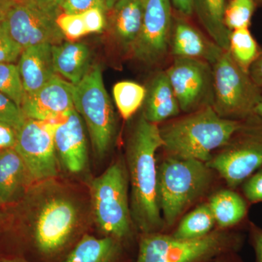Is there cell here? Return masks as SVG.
<instances>
[{"label":"cell","mask_w":262,"mask_h":262,"mask_svg":"<svg viewBox=\"0 0 262 262\" xmlns=\"http://www.w3.org/2000/svg\"><path fill=\"white\" fill-rule=\"evenodd\" d=\"M160 147L163 140L158 124L141 115L126 151L131 216L141 234L163 233L165 227L158 195L156 153Z\"/></svg>","instance_id":"1"},{"label":"cell","mask_w":262,"mask_h":262,"mask_svg":"<svg viewBox=\"0 0 262 262\" xmlns=\"http://www.w3.org/2000/svg\"><path fill=\"white\" fill-rule=\"evenodd\" d=\"M52 180L37 183L32 196L30 225L34 244L45 256L61 251L83 223L80 202Z\"/></svg>","instance_id":"2"},{"label":"cell","mask_w":262,"mask_h":262,"mask_svg":"<svg viewBox=\"0 0 262 262\" xmlns=\"http://www.w3.org/2000/svg\"><path fill=\"white\" fill-rule=\"evenodd\" d=\"M242 121L223 118L211 105L160 127L163 147L169 156L208 163L239 130Z\"/></svg>","instance_id":"3"},{"label":"cell","mask_w":262,"mask_h":262,"mask_svg":"<svg viewBox=\"0 0 262 262\" xmlns=\"http://www.w3.org/2000/svg\"><path fill=\"white\" fill-rule=\"evenodd\" d=\"M213 170L206 163L169 156L158 170V203L165 227L179 217L209 189Z\"/></svg>","instance_id":"4"},{"label":"cell","mask_w":262,"mask_h":262,"mask_svg":"<svg viewBox=\"0 0 262 262\" xmlns=\"http://www.w3.org/2000/svg\"><path fill=\"white\" fill-rule=\"evenodd\" d=\"M242 234L215 229L201 238L177 239L171 234H141L136 262H211L231 252H238Z\"/></svg>","instance_id":"5"},{"label":"cell","mask_w":262,"mask_h":262,"mask_svg":"<svg viewBox=\"0 0 262 262\" xmlns=\"http://www.w3.org/2000/svg\"><path fill=\"white\" fill-rule=\"evenodd\" d=\"M128 184L126 165L118 161L90 185L91 204L98 227L105 235L124 244L130 242L134 233Z\"/></svg>","instance_id":"6"},{"label":"cell","mask_w":262,"mask_h":262,"mask_svg":"<svg viewBox=\"0 0 262 262\" xmlns=\"http://www.w3.org/2000/svg\"><path fill=\"white\" fill-rule=\"evenodd\" d=\"M212 66L213 98L212 107L223 118L242 121L254 113L261 89L248 72L223 51Z\"/></svg>","instance_id":"7"},{"label":"cell","mask_w":262,"mask_h":262,"mask_svg":"<svg viewBox=\"0 0 262 262\" xmlns=\"http://www.w3.org/2000/svg\"><path fill=\"white\" fill-rule=\"evenodd\" d=\"M73 98L75 110L87 125L95 155L103 158L113 145L116 124L99 66L91 67L85 77L74 85Z\"/></svg>","instance_id":"8"},{"label":"cell","mask_w":262,"mask_h":262,"mask_svg":"<svg viewBox=\"0 0 262 262\" xmlns=\"http://www.w3.org/2000/svg\"><path fill=\"white\" fill-rule=\"evenodd\" d=\"M234 189L262 167V117L256 114L243 120L242 125L206 163Z\"/></svg>","instance_id":"9"},{"label":"cell","mask_w":262,"mask_h":262,"mask_svg":"<svg viewBox=\"0 0 262 262\" xmlns=\"http://www.w3.org/2000/svg\"><path fill=\"white\" fill-rule=\"evenodd\" d=\"M54 126L53 121L27 118L16 131L14 149L23 159L34 182H46L58 177Z\"/></svg>","instance_id":"10"},{"label":"cell","mask_w":262,"mask_h":262,"mask_svg":"<svg viewBox=\"0 0 262 262\" xmlns=\"http://www.w3.org/2000/svg\"><path fill=\"white\" fill-rule=\"evenodd\" d=\"M166 73L181 111L188 114L212 106L213 70L208 62L175 58Z\"/></svg>","instance_id":"11"},{"label":"cell","mask_w":262,"mask_h":262,"mask_svg":"<svg viewBox=\"0 0 262 262\" xmlns=\"http://www.w3.org/2000/svg\"><path fill=\"white\" fill-rule=\"evenodd\" d=\"M142 3L141 31L131 52L139 61L158 64L168 53L173 24L172 5L170 0H142Z\"/></svg>","instance_id":"12"},{"label":"cell","mask_w":262,"mask_h":262,"mask_svg":"<svg viewBox=\"0 0 262 262\" xmlns=\"http://www.w3.org/2000/svg\"><path fill=\"white\" fill-rule=\"evenodd\" d=\"M2 23L22 50L37 45L61 44L63 34L56 18L50 16L27 0L17 1Z\"/></svg>","instance_id":"13"},{"label":"cell","mask_w":262,"mask_h":262,"mask_svg":"<svg viewBox=\"0 0 262 262\" xmlns=\"http://www.w3.org/2000/svg\"><path fill=\"white\" fill-rule=\"evenodd\" d=\"M73 93L74 84L56 75L34 94H25L20 108L27 118L56 121L75 108Z\"/></svg>","instance_id":"14"},{"label":"cell","mask_w":262,"mask_h":262,"mask_svg":"<svg viewBox=\"0 0 262 262\" xmlns=\"http://www.w3.org/2000/svg\"><path fill=\"white\" fill-rule=\"evenodd\" d=\"M54 122V144L58 159L71 173L83 171L88 163V146L83 122L74 108Z\"/></svg>","instance_id":"15"},{"label":"cell","mask_w":262,"mask_h":262,"mask_svg":"<svg viewBox=\"0 0 262 262\" xmlns=\"http://www.w3.org/2000/svg\"><path fill=\"white\" fill-rule=\"evenodd\" d=\"M169 48L175 58H194L211 65L225 51L183 18L173 19Z\"/></svg>","instance_id":"16"},{"label":"cell","mask_w":262,"mask_h":262,"mask_svg":"<svg viewBox=\"0 0 262 262\" xmlns=\"http://www.w3.org/2000/svg\"><path fill=\"white\" fill-rule=\"evenodd\" d=\"M52 46L45 43L22 51L17 66L26 94H34L57 75Z\"/></svg>","instance_id":"17"},{"label":"cell","mask_w":262,"mask_h":262,"mask_svg":"<svg viewBox=\"0 0 262 262\" xmlns=\"http://www.w3.org/2000/svg\"><path fill=\"white\" fill-rule=\"evenodd\" d=\"M34 183L14 148L0 151V203H13Z\"/></svg>","instance_id":"18"},{"label":"cell","mask_w":262,"mask_h":262,"mask_svg":"<svg viewBox=\"0 0 262 262\" xmlns=\"http://www.w3.org/2000/svg\"><path fill=\"white\" fill-rule=\"evenodd\" d=\"M144 111L142 115L151 122L158 124L177 116L180 113L179 102L169 81L166 71L153 77L146 89Z\"/></svg>","instance_id":"19"},{"label":"cell","mask_w":262,"mask_h":262,"mask_svg":"<svg viewBox=\"0 0 262 262\" xmlns=\"http://www.w3.org/2000/svg\"><path fill=\"white\" fill-rule=\"evenodd\" d=\"M52 53L56 73L74 85L78 84L91 69V53L83 43L54 45L52 46Z\"/></svg>","instance_id":"20"},{"label":"cell","mask_w":262,"mask_h":262,"mask_svg":"<svg viewBox=\"0 0 262 262\" xmlns=\"http://www.w3.org/2000/svg\"><path fill=\"white\" fill-rule=\"evenodd\" d=\"M124 244L110 236L97 238L85 234L64 262H122Z\"/></svg>","instance_id":"21"},{"label":"cell","mask_w":262,"mask_h":262,"mask_svg":"<svg viewBox=\"0 0 262 262\" xmlns=\"http://www.w3.org/2000/svg\"><path fill=\"white\" fill-rule=\"evenodd\" d=\"M110 10L112 28L115 37L122 46L131 51L141 31L142 0H117Z\"/></svg>","instance_id":"22"},{"label":"cell","mask_w":262,"mask_h":262,"mask_svg":"<svg viewBox=\"0 0 262 262\" xmlns=\"http://www.w3.org/2000/svg\"><path fill=\"white\" fill-rule=\"evenodd\" d=\"M227 0H194V13L211 39L223 51H229L231 31L225 23Z\"/></svg>","instance_id":"23"},{"label":"cell","mask_w":262,"mask_h":262,"mask_svg":"<svg viewBox=\"0 0 262 262\" xmlns=\"http://www.w3.org/2000/svg\"><path fill=\"white\" fill-rule=\"evenodd\" d=\"M208 206L215 223L221 229H227L241 223L248 213V205L237 192L224 189L211 196Z\"/></svg>","instance_id":"24"},{"label":"cell","mask_w":262,"mask_h":262,"mask_svg":"<svg viewBox=\"0 0 262 262\" xmlns=\"http://www.w3.org/2000/svg\"><path fill=\"white\" fill-rule=\"evenodd\" d=\"M215 224L214 217L209 206L203 204L185 215L170 234L177 239L201 238L211 233Z\"/></svg>","instance_id":"25"},{"label":"cell","mask_w":262,"mask_h":262,"mask_svg":"<svg viewBox=\"0 0 262 262\" xmlns=\"http://www.w3.org/2000/svg\"><path fill=\"white\" fill-rule=\"evenodd\" d=\"M228 51L234 61L247 72L260 54L257 42L248 28L231 31Z\"/></svg>","instance_id":"26"},{"label":"cell","mask_w":262,"mask_h":262,"mask_svg":"<svg viewBox=\"0 0 262 262\" xmlns=\"http://www.w3.org/2000/svg\"><path fill=\"white\" fill-rule=\"evenodd\" d=\"M146 89L131 81L117 82L113 88V96L120 115L129 120L145 101Z\"/></svg>","instance_id":"27"},{"label":"cell","mask_w":262,"mask_h":262,"mask_svg":"<svg viewBox=\"0 0 262 262\" xmlns=\"http://www.w3.org/2000/svg\"><path fill=\"white\" fill-rule=\"evenodd\" d=\"M256 0H231L225 12V23L230 31L248 28L254 12Z\"/></svg>","instance_id":"28"},{"label":"cell","mask_w":262,"mask_h":262,"mask_svg":"<svg viewBox=\"0 0 262 262\" xmlns=\"http://www.w3.org/2000/svg\"><path fill=\"white\" fill-rule=\"evenodd\" d=\"M0 93L13 100L20 107L25 91L18 66L14 63H0Z\"/></svg>","instance_id":"29"},{"label":"cell","mask_w":262,"mask_h":262,"mask_svg":"<svg viewBox=\"0 0 262 262\" xmlns=\"http://www.w3.org/2000/svg\"><path fill=\"white\" fill-rule=\"evenodd\" d=\"M56 22L63 37L72 42L89 34L81 14H67L61 12L57 16Z\"/></svg>","instance_id":"30"},{"label":"cell","mask_w":262,"mask_h":262,"mask_svg":"<svg viewBox=\"0 0 262 262\" xmlns=\"http://www.w3.org/2000/svg\"><path fill=\"white\" fill-rule=\"evenodd\" d=\"M27 120L21 108L8 96L0 93V122L18 130Z\"/></svg>","instance_id":"31"},{"label":"cell","mask_w":262,"mask_h":262,"mask_svg":"<svg viewBox=\"0 0 262 262\" xmlns=\"http://www.w3.org/2000/svg\"><path fill=\"white\" fill-rule=\"evenodd\" d=\"M22 48L10 37L3 23H0V63H14L20 58Z\"/></svg>","instance_id":"32"},{"label":"cell","mask_w":262,"mask_h":262,"mask_svg":"<svg viewBox=\"0 0 262 262\" xmlns=\"http://www.w3.org/2000/svg\"><path fill=\"white\" fill-rule=\"evenodd\" d=\"M95 8L108 11L103 0H63L61 5L62 13L67 14H81Z\"/></svg>","instance_id":"33"},{"label":"cell","mask_w":262,"mask_h":262,"mask_svg":"<svg viewBox=\"0 0 262 262\" xmlns=\"http://www.w3.org/2000/svg\"><path fill=\"white\" fill-rule=\"evenodd\" d=\"M106 12L101 8H95L81 13L88 34L102 32L106 24Z\"/></svg>","instance_id":"34"},{"label":"cell","mask_w":262,"mask_h":262,"mask_svg":"<svg viewBox=\"0 0 262 262\" xmlns=\"http://www.w3.org/2000/svg\"><path fill=\"white\" fill-rule=\"evenodd\" d=\"M243 191L245 198L250 203L262 202V169L245 181Z\"/></svg>","instance_id":"35"},{"label":"cell","mask_w":262,"mask_h":262,"mask_svg":"<svg viewBox=\"0 0 262 262\" xmlns=\"http://www.w3.org/2000/svg\"><path fill=\"white\" fill-rule=\"evenodd\" d=\"M46 14L56 18L61 13V5L63 0H27Z\"/></svg>","instance_id":"36"},{"label":"cell","mask_w":262,"mask_h":262,"mask_svg":"<svg viewBox=\"0 0 262 262\" xmlns=\"http://www.w3.org/2000/svg\"><path fill=\"white\" fill-rule=\"evenodd\" d=\"M249 239L254 251V262H262V229L253 223L249 225Z\"/></svg>","instance_id":"37"},{"label":"cell","mask_w":262,"mask_h":262,"mask_svg":"<svg viewBox=\"0 0 262 262\" xmlns=\"http://www.w3.org/2000/svg\"><path fill=\"white\" fill-rule=\"evenodd\" d=\"M16 143V130L13 127L0 122V150L14 148Z\"/></svg>","instance_id":"38"},{"label":"cell","mask_w":262,"mask_h":262,"mask_svg":"<svg viewBox=\"0 0 262 262\" xmlns=\"http://www.w3.org/2000/svg\"><path fill=\"white\" fill-rule=\"evenodd\" d=\"M250 76L254 83L262 89V53H260L248 71Z\"/></svg>","instance_id":"39"},{"label":"cell","mask_w":262,"mask_h":262,"mask_svg":"<svg viewBox=\"0 0 262 262\" xmlns=\"http://www.w3.org/2000/svg\"><path fill=\"white\" fill-rule=\"evenodd\" d=\"M170 3L184 16H191L194 13V0H170Z\"/></svg>","instance_id":"40"},{"label":"cell","mask_w":262,"mask_h":262,"mask_svg":"<svg viewBox=\"0 0 262 262\" xmlns=\"http://www.w3.org/2000/svg\"><path fill=\"white\" fill-rule=\"evenodd\" d=\"M16 3L17 0H0V23L5 20L10 9Z\"/></svg>","instance_id":"41"},{"label":"cell","mask_w":262,"mask_h":262,"mask_svg":"<svg viewBox=\"0 0 262 262\" xmlns=\"http://www.w3.org/2000/svg\"><path fill=\"white\" fill-rule=\"evenodd\" d=\"M211 262H243V261L237 255V252H231L222 255Z\"/></svg>","instance_id":"42"},{"label":"cell","mask_w":262,"mask_h":262,"mask_svg":"<svg viewBox=\"0 0 262 262\" xmlns=\"http://www.w3.org/2000/svg\"><path fill=\"white\" fill-rule=\"evenodd\" d=\"M254 113L262 117V96L257 104H256V107H255Z\"/></svg>","instance_id":"43"},{"label":"cell","mask_w":262,"mask_h":262,"mask_svg":"<svg viewBox=\"0 0 262 262\" xmlns=\"http://www.w3.org/2000/svg\"><path fill=\"white\" fill-rule=\"evenodd\" d=\"M0 262H29L21 258H2Z\"/></svg>","instance_id":"44"},{"label":"cell","mask_w":262,"mask_h":262,"mask_svg":"<svg viewBox=\"0 0 262 262\" xmlns=\"http://www.w3.org/2000/svg\"><path fill=\"white\" fill-rule=\"evenodd\" d=\"M117 1V0H103L108 10H112Z\"/></svg>","instance_id":"45"},{"label":"cell","mask_w":262,"mask_h":262,"mask_svg":"<svg viewBox=\"0 0 262 262\" xmlns=\"http://www.w3.org/2000/svg\"><path fill=\"white\" fill-rule=\"evenodd\" d=\"M256 2H259V3H262V0H256Z\"/></svg>","instance_id":"46"},{"label":"cell","mask_w":262,"mask_h":262,"mask_svg":"<svg viewBox=\"0 0 262 262\" xmlns=\"http://www.w3.org/2000/svg\"><path fill=\"white\" fill-rule=\"evenodd\" d=\"M17 1H21V0H17Z\"/></svg>","instance_id":"47"},{"label":"cell","mask_w":262,"mask_h":262,"mask_svg":"<svg viewBox=\"0 0 262 262\" xmlns=\"http://www.w3.org/2000/svg\"><path fill=\"white\" fill-rule=\"evenodd\" d=\"M1 205H2V204H1V203H0V206H1ZM0 215H1V214H0Z\"/></svg>","instance_id":"48"},{"label":"cell","mask_w":262,"mask_h":262,"mask_svg":"<svg viewBox=\"0 0 262 262\" xmlns=\"http://www.w3.org/2000/svg\"><path fill=\"white\" fill-rule=\"evenodd\" d=\"M0 151H1V150H0Z\"/></svg>","instance_id":"49"}]
</instances>
